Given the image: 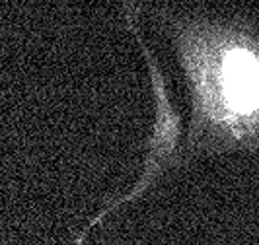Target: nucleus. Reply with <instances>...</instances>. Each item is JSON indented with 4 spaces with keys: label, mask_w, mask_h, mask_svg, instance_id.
<instances>
[{
    "label": "nucleus",
    "mask_w": 259,
    "mask_h": 245,
    "mask_svg": "<svg viewBox=\"0 0 259 245\" xmlns=\"http://www.w3.org/2000/svg\"><path fill=\"white\" fill-rule=\"evenodd\" d=\"M189 95L183 162L259 154V22L240 14L160 12Z\"/></svg>",
    "instance_id": "nucleus-1"
},
{
    "label": "nucleus",
    "mask_w": 259,
    "mask_h": 245,
    "mask_svg": "<svg viewBox=\"0 0 259 245\" xmlns=\"http://www.w3.org/2000/svg\"><path fill=\"white\" fill-rule=\"evenodd\" d=\"M125 12V22L129 29L133 31V35L137 37L143 55L148 65V72H150V84H152V93H154V129H152V136L148 140V152H146V160H144V168L141 171L139 181L131 187L129 193L121 194L113 201H109L98 214L92 220L90 224L84 228V232L80 233V237L76 239V245H82L86 235L94 226H98L105 216L113 214L115 210L123 208L125 205H131L133 201L141 199L156 181L162 179V175L166 173V169L176 168L183 164V148H180L182 144V117L178 113V109L174 107L171 100H169L168 86H166V78L162 74L156 57L150 53L148 45L144 43L143 35H141V26L137 24V18L141 14V8L135 4V0H127L123 6Z\"/></svg>",
    "instance_id": "nucleus-2"
}]
</instances>
